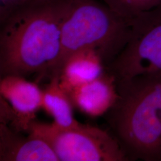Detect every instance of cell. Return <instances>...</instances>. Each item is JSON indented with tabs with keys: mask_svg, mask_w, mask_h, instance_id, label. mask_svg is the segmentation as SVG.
Listing matches in <instances>:
<instances>
[{
	"mask_svg": "<svg viewBox=\"0 0 161 161\" xmlns=\"http://www.w3.org/2000/svg\"><path fill=\"white\" fill-rule=\"evenodd\" d=\"M70 0H17L1 19L0 75L50 77Z\"/></svg>",
	"mask_w": 161,
	"mask_h": 161,
	"instance_id": "cell-1",
	"label": "cell"
},
{
	"mask_svg": "<svg viewBox=\"0 0 161 161\" xmlns=\"http://www.w3.org/2000/svg\"><path fill=\"white\" fill-rule=\"evenodd\" d=\"M106 119L130 161H161V72L116 80Z\"/></svg>",
	"mask_w": 161,
	"mask_h": 161,
	"instance_id": "cell-2",
	"label": "cell"
},
{
	"mask_svg": "<svg viewBox=\"0 0 161 161\" xmlns=\"http://www.w3.org/2000/svg\"><path fill=\"white\" fill-rule=\"evenodd\" d=\"M131 20L114 12L100 0H70L62 26V49L50 77L60 76L66 60L75 52L91 49L106 68L127 44Z\"/></svg>",
	"mask_w": 161,
	"mask_h": 161,
	"instance_id": "cell-3",
	"label": "cell"
},
{
	"mask_svg": "<svg viewBox=\"0 0 161 161\" xmlns=\"http://www.w3.org/2000/svg\"><path fill=\"white\" fill-rule=\"evenodd\" d=\"M28 132L46 141L59 161H130L112 133L98 127L62 128L35 120Z\"/></svg>",
	"mask_w": 161,
	"mask_h": 161,
	"instance_id": "cell-4",
	"label": "cell"
},
{
	"mask_svg": "<svg viewBox=\"0 0 161 161\" xmlns=\"http://www.w3.org/2000/svg\"><path fill=\"white\" fill-rule=\"evenodd\" d=\"M106 70L116 80L161 72V3L132 19L127 44Z\"/></svg>",
	"mask_w": 161,
	"mask_h": 161,
	"instance_id": "cell-5",
	"label": "cell"
},
{
	"mask_svg": "<svg viewBox=\"0 0 161 161\" xmlns=\"http://www.w3.org/2000/svg\"><path fill=\"white\" fill-rule=\"evenodd\" d=\"M1 78V97L8 103L13 112L12 128L17 132H28L36 113L42 108L43 90L36 83L20 76Z\"/></svg>",
	"mask_w": 161,
	"mask_h": 161,
	"instance_id": "cell-6",
	"label": "cell"
},
{
	"mask_svg": "<svg viewBox=\"0 0 161 161\" xmlns=\"http://www.w3.org/2000/svg\"><path fill=\"white\" fill-rule=\"evenodd\" d=\"M74 106L88 116H103L118 97L115 76L106 70L97 78L69 92Z\"/></svg>",
	"mask_w": 161,
	"mask_h": 161,
	"instance_id": "cell-7",
	"label": "cell"
},
{
	"mask_svg": "<svg viewBox=\"0 0 161 161\" xmlns=\"http://www.w3.org/2000/svg\"><path fill=\"white\" fill-rule=\"evenodd\" d=\"M0 161H59L50 145L44 139L29 134L24 137L0 124Z\"/></svg>",
	"mask_w": 161,
	"mask_h": 161,
	"instance_id": "cell-8",
	"label": "cell"
},
{
	"mask_svg": "<svg viewBox=\"0 0 161 161\" xmlns=\"http://www.w3.org/2000/svg\"><path fill=\"white\" fill-rule=\"evenodd\" d=\"M106 70L97 52L84 49L75 52L66 60L60 74V84L69 93L78 86L97 78Z\"/></svg>",
	"mask_w": 161,
	"mask_h": 161,
	"instance_id": "cell-9",
	"label": "cell"
},
{
	"mask_svg": "<svg viewBox=\"0 0 161 161\" xmlns=\"http://www.w3.org/2000/svg\"><path fill=\"white\" fill-rule=\"evenodd\" d=\"M73 103L69 93L60 84V76L53 75L43 90L42 108L53 118L56 126L69 128L78 125L73 114Z\"/></svg>",
	"mask_w": 161,
	"mask_h": 161,
	"instance_id": "cell-10",
	"label": "cell"
},
{
	"mask_svg": "<svg viewBox=\"0 0 161 161\" xmlns=\"http://www.w3.org/2000/svg\"><path fill=\"white\" fill-rule=\"evenodd\" d=\"M122 16L132 20L140 13L159 4L161 0H100Z\"/></svg>",
	"mask_w": 161,
	"mask_h": 161,
	"instance_id": "cell-11",
	"label": "cell"
}]
</instances>
